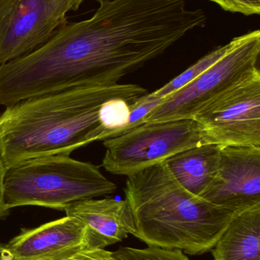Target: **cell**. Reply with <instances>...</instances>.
I'll list each match as a JSON object with an SVG mask.
<instances>
[{
  "instance_id": "cell-1",
  "label": "cell",
  "mask_w": 260,
  "mask_h": 260,
  "mask_svg": "<svg viewBox=\"0 0 260 260\" xmlns=\"http://www.w3.org/2000/svg\"><path fill=\"white\" fill-rule=\"evenodd\" d=\"M148 91L134 84L69 88L17 102L0 114V154L6 168L31 159L68 154L96 141L107 101L134 103Z\"/></svg>"
},
{
  "instance_id": "cell-2",
  "label": "cell",
  "mask_w": 260,
  "mask_h": 260,
  "mask_svg": "<svg viewBox=\"0 0 260 260\" xmlns=\"http://www.w3.org/2000/svg\"><path fill=\"white\" fill-rule=\"evenodd\" d=\"M125 194L135 224L133 236L148 246L189 255L210 252L241 214L185 189L164 162L128 176Z\"/></svg>"
},
{
  "instance_id": "cell-3",
  "label": "cell",
  "mask_w": 260,
  "mask_h": 260,
  "mask_svg": "<svg viewBox=\"0 0 260 260\" xmlns=\"http://www.w3.org/2000/svg\"><path fill=\"white\" fill-rule=\"evenodd\" d=\"M116 189L115 183L99 167L68 154H54L7 168L4 203L8 210L36 206L64 211L76 202L114 193Z\"/></svg>"
},
{
  "instance_id": "cell-4",
  "label": "cell",
  "mask_w": 260,
  "mask_h": 260,
  "mask_svg": "<svg viewBox=\"0 0 260 260\" xmlns=\"http://www.w3.org/2000/svg\"><path fill=\"white\" fill-rule=\"evenodd\" d=\"M229 44L227 51L216 62L179 91L164 98L147 116L145 123L192 119L205 105L258 67L259 30L236 37Z\"/></svg>"
},
{
  "instance_id": "cell-5",
  "label": "cell",
  "mask_w": 260,
  "mask_h": 260,
  "mask_svg": "<svg viewBox=\"0 0 260 260\" xmlns=\"http://www.w3.org/2000/svg\"><path fill=\"white\" fill-rule=\"evenodd\" d=\"M103 142L102 167L127 177L205 144L203 128L194 119L145 123Z\"/></svg>"
},
{
  "instance_id": "cell-6",
  "label": "cell",
  "mask_w": 260,
  "mask_h": 260,
  "mask_svg": "<svg viewBox=\"0 0 260 260\" xmlns=\"http://www.w3.org/2000/svg\"><path fill=\"white\" fill-rule=\"evenodd\" d=\"M205 144L260 147V73L256 67L205 105L193 118Z\"/></svg>"
},
{
  "instance_id": "cell-7",
  "label": "cell",
  "mask_w": 260,
  "mask_h": 260,
  "mask_svg": "<svg viewBox=\"0 0 260 260\" xmlns=\"http://www.w3.org/2000/svg\"><path fill=\"white\" fill-rule=\"evenodd\" d=\"M83 1L0 0V65L45 44Z\"/></svg>"
},
{
  "instance_id": "cell-8",
  "label": "cell",
  "mask_w": 260,
  "mask_h": 260,
  "mask_svg": "<svg viewBox=\"0 0 260 260\" xmlns=\"http://www.w3.org/2000/svg\"><path fill=\"white\" fill-rule=\"evenodd\" d=\"M199 197L241 213L260 206V147L221 146L215 177Z\"/></svg>"
},
{
  "instance_id": "cell-9",
  "label": "cell",
  "mask_w": 260,
  "mask_h": 260,
  "mask_svg": "<svg viewBox=\"0 0 260 260\" xmlns=\"http://www.w3.org/2000/svg\"><path fill=\"white\" fill-rule=\"evenodd\" d=\"M14 260H68L86 250L85 227L66 216L35 229H22L6 244Z\"/></svg>"
},
{
  "instance_id": "cell-10",
  "label": "cell",
  "mask_w": 260,
  "mask_h": 260,
  "mask_svg": "<svg viewBox=\"0 0 260 260\" xmlns=\"http://www.w3.org/2000/svg\"><path fill=\"white\" fill-rule=\"evenodd\" d=\"M64 211L85 227L86 250L105 249L135 232L134 217L126 200L89 199L76 202Z\"/></svg>"
},
{
  "instance_id": "cell-11",
  "label": "cell",
  "mask_w": 260,
  "mask_h": 260,
  "mask_svg": "<svg viewBox=\"0 0 260 260\" xmlns=\"http://www.w3.org/2000/svg\"><path fill=\"white\" fill-rule=\"evenodd\" d=\"M220 148V145L204 144L177 153L164 163L185 189L199 197L215 177Z\"/></svg>"
},
{
  "instance_id": "cell-12",
  "label": "cell",
  "mask_w": 260,
  "mask_h": 260,
  "mask_svg": "<svg viewBox=\"0 0 260 260\" xmlns=\"http://www.w3.org/2000/svg\"><path fill=\"white\" fill-rule=\"evenodd\" d=\"M210 252L214 260H260V206L240 214Z\"/></svg>"
},
{
  "instance_id": "cell-13",
  "label": "cell",
  "mask_w": 260,
  "mask_h": 260,
  "mask_svg": "<svg viewBox=\"0 0 260 260\" xmlns=\"http://www.w3.org/2000/svg\"><path fill=\"white\" fill-rule=\"evenodd\" d=\"M230 44L227 43L225 45L219 46L206 56L198 59L196 62L185 70L181 74L174 78L167 84L159 88L157 91L151 93L154 96L159 98H166V96L179 91L180 88L187 85L189 82L196 79L200 75L203 74L211 66L216 62L228 50Z\"/></svg>"
},
{
  "instance_id": "cell-14",
  "label": "cell",
  "mask_w": 260,
  "mask_h": 260,
  "mask_svg": "<svg viewBox=\"0 0 260 260\" xmlns=\"http://www.w3.org/2000/svg\"><path fill=\"white\" fill-rule=\"evenodd\" d=\"M132 104L122 99H111L102 104L99 111V120L104 129L102 141L119 136L128 124Z\"/></svg>"
},
{
  "instance_id": "cell-15",
  "label": "cell",
  "mask_w": 260,
  "mask_h": 260,
  "mask_svg": "<svg viewBox=\"0 0 260 260\" xmlns=\"http://www.w3.org/2000/svg\"><path fill=\"white\" fill-rule=\"evenodd\" d=\"M112 260H191L183 250L148 246L146 248L121 246L111 252Z\"/></svg>"
},
{
  "instance_id": "cell-16",
  "label": "cell",
  "mask_w": 260,
  "mask_h": 260,
  "mask_svg": "<svg viewBox=\"0 0 260 260\" xmlns=\"http://www.w3.org/2000/svg\"><path fill=\"white\" fill-rule=\"evenodd\" d=\"M163 101V98L156 97L151 93H148L137 99L131 105V113L128 124L121 131L119 136L143 124L147 116L158 107Z\"/></svg>"
},
{
  "instance_id": "cell-17",
  "label": "cell",
  "mask_w": 260,
  "mask_h": 260,
  "mask_svg": "<svg viewBox=\"0 0 260 260\" xmlns=\"http://www.w3.org/2000/svg\"><path fill=\"white\" fill-rule=\"evenodd\" d=\"M219 6L223 10L240 13L246 16L259 15L260 0H209Z\"/></svg>"
},
{
  "instance_id": "cell-18",
  "label": "cell",
  "mask_w": 260,
  "mask_h": 260,
  "mask_svg": "<svg viewBox=\"0 0 260 260\" xmlns=\"http://www.w3.org/2000/svg\"><path fill=\"white\" fill-rule=\"evenodd\" d=\"M68 260H112L111 251L105 249L82 250Z\"/></svg>"
},
{
  "instance_id": "cell-19",
  "label": "cell",
  "mask_w": 260,
  "mask_h": 260,
  "mask_svg": "<svg viewBox=\"0 0 260 260\" xmlns=\"http://www.w3.org/2000/svg\"><path fill=\"white\" fill-rule=\"evenodd\" d=\"M6 170L7 168L5 165L0 154V218L6 216L9 211L6 209L4 203V182Z\"/></svg>"
},
{
  "instance_id": "cell-20",
  "label": "cell",
  "mask_w": 260,
  "mask_h": 260,
  "mask_svg": "<svg viewBox=\"0 0 260 260\" xmlns=\"http://www.w3.org/2000/svg\"><path fill=\"white\" fill-rule=\"evenodd\" d=\"M0 260H14L11 253L6 248V244L0 243Z\"/></svg>"
},
{
  "instance_id": "cell-21",
  "label": "cell",
  "mask_w": 260,
  "mask_h": 260,
  "mask_svg": "<svg viewBox=\"0 0 260 260\" xmlns=\"http://www.w3.org/2000/svg\"><path fill=\"white\" fill-rule=\"evenodd\" d=\"M94 1L97 2V3H101L102 2L107 1V0H94Z\"/></svg>"
}]
</instances>
